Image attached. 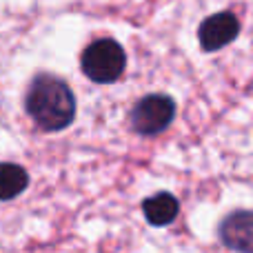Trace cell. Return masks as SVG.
<instances>
[{
	"label": "cell",
	"mask_w": 253,
	"mask_h": 253,
	"mask_svg": "<svg viewBox=\"0 0 253 253\" xmlns=\"http://www.w3.org/2000/svg\"><path fill=\"white\" fill-rule=\"evenodd\" d=\"M175 116V102L165 93H151L135 102L131 111V125L142 135H158L171 125Z\"/></svg>",
	"instance_id": "3"
},
{
	"label": "cell",
	"mask_w": 253,
	"mask_h": 253,
	"mask_svg": "<svg viewBox=\"0 0 253 253\" xmlns=\"http://www.w3.org/2000/svg\"><path fill=\"white\" fill-rule=\"evenodd\" d=\"M25 109L40 129L62 131L76 118V96L58 76L38 74L27 89Z\"/></svg>",
	"instance_id": "1"
},
{
	"label": "cell",
	"mask_w": 253,
	"mask_h": 253,
	"mask_svg": "<svg viewBox=\"0 0 253 253\" xmlns=\"http://www.w3.org/2000/svg\"><path fill=\"white\" fill-rule=\"evenodd\" d=\"M83 74L89 80L98 84H109L123 76L126 67V53L123 44H118L114 38H98L80 56Z\"/></svg>",
	"instance_id": "2"
},
{
	"label": "cell",
	"mask_w": 253,
	"mask_h": 253,
	"mask_svg": "<svg viewBox=\"0 0 253 253\" xmlns=\"http://www.w3.org/2000/svg\"><path fill=\"white\" fill-rule=\"evenodd\" d=\"M240 34V20L231 11H220L205 18L198 27V40L205 51H218L227 47L229 42L238 38Z\"/></svg>",
	"instance_id": "4"
},
{
	"label": "cell",
	"mask_w": 253,
	"mask_h": 253,
	"mask_svg": "<svg viewBox=\"0 0 253 253\" xmlns=\"http://www.w3.org/2000/svg\"><path fill=\"white\" fill-rule=\"evenodd\" d=\"M220 238L224 247L238 251V253H251L253 240V218L249 211H236L227 215L224 222L220 224Z\"/></svg>",
	"instance_id": "5"
},
{
	"label": "cell",
	"mask_w": 253,
	"mask_h": 253,
	"mask_svg": "<svg viewBox=\"0 0 253 253\" xmlns=\"http://www.w3.org/2000/svg\"><path fill=\"white\" fill-rule=\"evenodd\" d=\"M142 213H144V218H147V222L153 224V227H167V224L173 222L180 213L178 198L167 191L156 193V196L147 198V200L142 202Z\"/></svg>",
	"instance_id": "6"
},
{
	"label": "cell",
	"mask_w": 253,
	"mask_h": 253,
	"mask_svg": "<svg viewBox=\"0 0 253 253\" xmlns=\"http://www.w3.org/2000/svg\"><path fill=\"white\" fill-rule=\"evenodd\" d=\"M29 184V173L16 162H0V200H13Z\"/></svg>",
	"instance_id": "7"
}]
</instances>
